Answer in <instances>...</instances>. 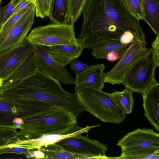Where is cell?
Wrapping results in <instances>:
<instances>
[{
	"label": "cell",
	"instance_id": "6da1fadb",
	"mask_svg": "<svg viewBox=\"0 0 159 159\" xmlns=\"http://www.w3.org/2000/svg\"><path fill=\"white\" fill-rule=\"evenodd\" d=\"M82 12L83 20L77 39L84 49L120 42L127 30L135 38L145 39L139 20L133 16L123 0H86Z\"/></svg>",
	"mask_w": 159,
	"mask_h": 159
},
{
	"label": "cell",
	"instance_id": "7a4b0ae2",
	"mask_svg": "<svg viewBox=\"0 0 159 159\" xmlns=\"http://www.w3.org/2000/svg\"><path fill=\"white\" fill-rule=\"evenodd\" d=\"M4 91L9 98L24 101L25 105L45 108L60 107L77 118L83 111L87 110L75 92H67L57 79L39 70L4 88Z\"/></svg>",
	"mask_w": 159,
	"mask_h": 159
},
{
	"label": "cell",
	"instance_id": "3957f363",
	"mask_svg": "<svg viewBox=\"0 0 159 159\" xmlns=\"http://www.w3.org/2000/svg\"><path fill=\"white\" fill-rule=\"evenodd\" d=\"M77 117L62 108L53 107L26 116L25 129L28 139L48 134L66 132L78 126Z\"/></svg>",
	"mask_w": 159,
	"mask_h": 159
},
{
	"label": "cell",
	"instance_id": "277c9868",
	"mask_svg": "<svg viewBox=\"0 0 159 159\" xmlns=\"http://www.w3.org/2000/svg\"><path fill=\"white\" fill-rule=\"evenodd\" d=\"M75 91L87 111L103 122L119 124L125 119V115L109 93L95 89Z\"/></svg>",
	"mask_w": 159,
	"mask_h": 159
},
{
	"label": "cell",
	"instance_id": "5b68a950",
	"mask_svg": "<svg viewBox=\"0 0 159 159\" xmlns=\"http://www.w3.org/2000/svg\"><path fill=\"white\" fill-rule=\"evenodd\" d=\"M157 65L152 48L136 61L127 70L122 84L133 92L142 94L155 80Z\"/></svg>",
	"mask_w": 159,
	"mask_h": 159
},
{
	"label": "cell",
	"instance_id": "8992f818",
	"mask_svg": "<svg viewBox=\"0 0 159 159\" xmlns=\"http://www.w3.org/2000/svg\"><path fill=\"white\" fill-rule=\"evenodd\" d=\"M73 23L59 24L52 23L32 29L27 38L34 45L49 47L77 43Z\"/></svg>",
	"mask_w": 159,
	"mask_h": 159
},
{
	"label": "cell",
	"instance_id": "52a82bcc",
	"mask_svg": "<svg viewBox=\"0 0 159 159\" xmlns=\"http://www.w3.org/2000/svg\"><path fill=\"white\" fill-rule=\"evenodd\" d=\"M145 40L134 38L119 61L109 72L105 73V83L122 84L126 73L138 60L148 52Z\"/></svg>",
	"mask_w": 159,
	"mask_h": 159
},
{
	"label": "cell",
	"instance_id": "ba28073f",
	"mask_svg": "<svg viewBox=\"0 0 159 159\" xmlns=\"http://www.w3.org/2000/svg\"><path fill=\"white\" fill-rule=\"evenodd\" d=\"M56 143L65 150L85 156L88 159H111L105 155L108 149L106 144L81 134L66 138Z\"/></svg>",
	"mask_w": 159,
	"mask_h": 159
},
{
	"label": "cell",
	"instance_id": "9c48e42d",
	"mask_svg": "<svg viewBox=\"0 0 159 159\" xmlns=\"http://www.w3.org/2000/svg\"><path fill=\"white\" fill-rule=\"evenodd\" d=\"M27 36L21 43L0 54V77L4 82L13 75L25 59L34 52V45L29 41Z\"/></svg>",
	"mask_w": 159,
	"mask_h": 159
},
{
	"label": "cell",
	"instance_id": "30bf717a",
	"mask_svg": "<svg viewBox=\"0 0 159 159\" xmlns=\"http://www.w3.org/2000/svg\"><path fill=\"white\" fill-rule=\"evenodd\" d=\"M35 53L38 66V70L57 79L61 83L73 84L75 80L65 68L53 58L49 52V47L34 45Z\"/></svg>",
	"mask_w": 159,
	"mask_h": 159
},
{
	"label": "cell",
	"instance_id": "8fae6325",
	"mask_svg": "<svg viewBox=\"0 0 159 159\" xmlns=\"http://www.w3.org/2000/svg\"><path fill=\"white\" fill-rule=\"evenodd\" d=\"M35 13L33 4L15 24L6 38L0 42V54L24 40L33 24Z\"/></svg>",
	"mask_w": 159,
	"mask_h": 159
},
{
	"label": "cell",
	"instance_id": "7c38bea8",
	"mask_svg": "<svg viewBox=\"0 0 159 159\" xmlns=\"http://www.w3.org/2000/svg\"><path fill=\"white\" fill-rule=\"evenodd\" d=\"M120 147L159 148V134L151 129H137L130 132L117 143Z\"/></svg>",
	"mask_w": 159,
	"mask_h": 159
},
{
	"label": "cell",
	"instance_id": "4fadbf2b",
	"mask_svg": "<svg viewBox=\"0 0 159 159\" xmlns=\"http://www.w3.org/2000/svg\"><path fill=\"white\" fill-rule=\"evenodd\" d=\"M105 68L103 64L90 65L85 70L75 73V90L88 89L102 90L105 83Z\"/></svg>",
	"mask_w": 159,
	"mask_h": 159
},
{
	"label": "cell",
	"instance_id": "5bb4252c",
	"mask_svg": "<svg viewBox=\"0 0 159 159\" xmlns=\"http://www.w3.org/2000/svg\"><path fill=\"white\" fill-rule=\"evenodd\" d=\"M142 95L144 116L159 132V84L155 80Z\"/></svg>",
	"mask_w": 159,
	"mask_h": 159
},
{
	"label": "cell",
	"instance_id": "9a60e30c",
	"mask_svg": "<svg viewBox=\"0 0 159 159\" xmlns=\"http://www.w3.org/2000/svg\"><path fill=\"white\" fill-rule=\"evenodd\" d=\"M100 125H87L84 127L78 126L68 132L48 134L36 138L27 139L23 141L21 144L24 145L28 149L39 150L41 147L56 143L66 138L83 133H87L92 128Z\"/></svg>",
	"mask_w": 159,
	"mask_h": 159
},
{
	"label": "cell",
	"instance_id": "2e32d148",
	"mask_svg": "<svg viewBox=\"0 0 159 159\" xmlns=\"http://www.w3.org/2000/svg\"><path fill=\"white\" fill-rule=\"evenodd\" d=\"M83 49L78 43L50 46L49 52L55 61L60 65L65 66L79 57Z\"/></svg>",
	"mask_w": 159,
	"mask_h": 159
},
{
	"label": "cell",
	"instance_id": "e0dca14e",
	"mask_svg": "<svg viewBox=\"0 0 159 159\" xmlns=\"http://www.w3.org/2000/svg\"><path fill=\"white\" fill-rule=\"evenodd\" d=\"M37 70L38 66L36 57L34 52L25 59L13 75L3 83L0 89L9 87Z\"/></svg>",
	"mask_w": 159,
	"mask_h": 159
},
{
	"label": "cell",
	"instance_id": "ac0fdd59",
	"mask_svg": "<svg viewBox=\"0 0 159 159\" xmlns=\"http://www.w3.org/2000/svg\"><path fill=\"white\" fill-rule=\"evenodd\" d=\"M144 20L155 34L159 35V0H140Z\"/></svg>",
	"mask_w": 159,
	"mask_h": 159
},
{
	"label": "cell",
	"instance_id": "d6986e66",
	"mask_svg": "<svg viewBox=\"0 0 159 159\" xmlns=\"http://www.w3.org/2000/svg\"><path fill=\"white\" fill-rule=\"evenodd\" d=\"M120 159H159V148L122 147Z\"/></svg>",
	"mask_w": 159,
	"mask_h": 159
},
{
	"label": "cell",
	"instance_id": "ffe728a7",
	"mask_svg": "<svg viewBox=\"0 0 159 159\" xmlns=\"http://www.w3.org/2000/svg\"><path fill=\"white\" fill-rule=\"evenodd\" d=\"M48 17L52 23L59 24L70 23L69 0H51Z\"/></svg>",
	"mask_w": 159,
	"mask_h": 159
},
{
	"label": "cell",
	"instance_id": "44dd1931",
	"mask_svg": "<svg viewBox=\"0 0 159 159\" xmlns=\"http://www.w3.org/2000/svg\"><path fill=\"white\" fill-rule=\"evenodd\" d=\"M39 150L43 153L44 159H88L85 156L65 150L56 143L41 147Z\"/></svg>",
	"mask_w": 159,
	"mask_h": 159
},
{
	"label": "cell",
	"instance_id": "7402d4cb",
	"mask_svg": "<svg viewBox=\"0 0 159 159\" xmlns=\"http://www.w3.org/2000/svg\"><path fill=\"white\" fill-rule=\"evenodd\" d=\"M132 93L129 89L125 88L122 91H116L109 94L125 115L132 112L134 102Z\"/></svg>",
	"mask_w": 159,
	"mask_h": 159
},
{
	"label": "cell",
	"instance_id": "603a6c76",
	"mask_svg": "<svg viewBox=\"0 0 159 159\" xmlns=\"http://www.w3.org/2000/svg\"><path fill=\"white\" fill-rule=\"evenodd\" d=\"M128 45L120 42H113L99 45L92 49V54L97 59H106L107 54L115 51L124 54Z\"/></svg>",
	"mask_w": 159,
	"mask_h": 159
},
{
	"label": "cell",
	"instance_id": "cb8c5ba5",
	"mask_svg": "<svg viewBox=\"0 0 159 159\" xmlns=\"http://www.w3.org/2000/svg\"><path fill=\"white\" fill-rule=\"evenodd\" d=\"M33 4L34 3L32 2L30 3L18 12L12 15L7 21L1 26L0 29V42L6 38L15 24Z\"/></svg>",
	"mask_w": 159,
	"mask_h": 159
},
{
	"label": "cell",
	"instance_id": "d4e9b609",
	"mask_svg": "<svg viewBox=\"0 0 159 159\" xmlns=\"http://www.w3.org/2000/svg\"><path fill=\"white\" fill-rule=\"evenodd\" d=\"M86 0H69L70 22L75 23L82 12Z\"/></svg>",
	"mask_w": 159,
	"mask_h": 159
},
{
	"label": "cell",
	"instance_id": "484cf974",
	"mask_svg": "<svg viewBox=\"0 0 159 159\" xmlns=\"http://www.w3.org/2000/svg\"><path fill=\"white\" fill-rule=\"evenodd\" d=\"M131 13L136 18L144 20V14L140 0H123Z\"/></svg>",
	"mask_w": 159,
	"mask_h": 159
},
{
	"label": "cell",
	"instance_id": "4316f807",
	"mask_svg": "<svg viewBox=\"0 0 159 159\" xmlns=\"http://www.w3.org/2000/svg\"><path fill=\"white\" fill-rule=\"evenodd\" d=\"M51 0H35V15L43 19L49 16Z\"/></svg>",
	"mask_w": 159,
	"mask_h": 159
},
{
	"label": "cell",
	"instance_id": "83f0119b",
	"mask_svg": "<svg viewBox=\"0 0 159 159\" xmlns=\"http://www.w3.org/2000/svg\"><path fill=\"white\" fill-rule=\"evenodd\" d=\"M20 0H11L6 6L0 8V22L1 26L12 16L14 9Z\"/></svg>",
	"mask_w": 159,
	"mask_h": 159
},
{
	"label": "cell",
	"instance_id": "f1b7e54d",
	"mask_svg": "<svg viewBox=\"0 0 159 159\" xmlns=\"http://www.w3.org/2000/svg\"><path fill=\"white\" fill-rule=\"evenodd\" d=\"M90 66V65L82 62L79 60L75 59L71 62L70 68L74 71L75 73H77L85 70Z\"/></svg>",
	"mask_w": 159,
	"mask_h": 159
},
{
	"label": "cell",
	"instance_id": "f546056e",
	"mask_svg": "<svg viewBox=\"0 0 159 159\" xmlns=\"http://www.w3.org/2000/svg\"><path fill=\"white\" fill-rule=\"evenodd\" d=\"M134 38L133 33L130 30H127L121 35L120 42L122 44L128 45L133 41Z\"/></svg>",
	"mask_w": 159,
	"mask_h": 159
},
{
	"label": "cell",
	"instance_id": "4dcf8cb0",
	"mask_svg": "<svg viewBox=\"0 0 159 159\" xmlns=\"http://www.w3.org/2000/svg\"><path fill=\"white\" fill-rule=\"evenodd\" d=\"M152 46L157 63L159 66V35H156L152 44Z\"/></svg>",
	"mask_w": 159,
	"mask_h": 159
},
{
	"label": "cell",
	"instance_id": "1f68e13d",
	"mask_svg": "<svg viewBox=\"0 0 159 159\" xmlns=\"http://www.w3.org/2000/svg\"><path fill=\"white\" fill-rule=\"evenodd\" d=\"M123 55V54L118 52L113 51L109 52L107 54L106 59L108 61L113 62L119 60Z\"/></svg>",
	"mask_w": 159,
	"mask_h": 159
},
{
	"label": "cell",
	"instance_id": "d6a6232c",
	"mask_svg": "<svg viewBox=\"0 0 159 159\" xmlns=\"http://www.w3.org/2000/svg\"><path fill=\"white\" fill-rule=\"evenodd\" d=\"M31 2H32L30 0H20L15 6L12 15L18 12Z\"/></svg>",
	"mask_w": 159,
	"mask_h": 159
},
{
	"label": "cell",
	"instance_id": "836d02e7",
	"mask_svg": "<svg viewBox=\"0 0 159 159\" xmlns=\"http://www.w3.org/2000/svg\"><path fill=\"white\" fill-rule=\"evenodd\" d=\"M12 123L16 126H19L24 123V121L20 118H15L12 121Z\"/></svg>",
	"mask_w": 159,
	"mask_h": 159
},
{
	"label": "cell",
	"instance_id": "e575fe53",
	"mask_svg": "<svg viewBox=\"0 0 159 159\" xmlns=\"http://www.w3.org/2000/svg\"><path fill=\"white\" fill-rule=\"evenodd\" d=\"M13 151L17 152H21L23 151V148L18 146H15L12 148Z\"/></svg>",
	"mask_w": 159,
	"mask_h": 159
},
{
	"label": "cell",
	"instance_id": "d590c367",
	"mask_svg": "<svg viewBox=\"0 0 159 159\" xmlns=\"http://www.w3.org/2000/svg\"><path fill=\"white\" fill-rule=\"evenodd\" d=\"M4 81L0 77V88L2 86Z\"/></svg>",
	"mask_w": 159,
	"mask_h": 159
},
{
	"label": "cell",
	"instance_id": "8d00e7d4",
	"mask_svg": "<svg viewBox=\"0 0 159 159\" xmlns=\"http://www.w3.org/2000/svg\"><path fill=\"white\" fill-rule=\"evenodd\" d=\"M34 4L35 2V0H30Z\"/></svg>",
	"mask_w": 159,
	"mask_h": 159
},
{
	"label": "cell",
	"instance_id": "74e56055",
	"mask_svg": "<svg viewBox=\"0 0 159 159\" xmlns=\"http://www.w3.org/2000/svg\"><path fill=\"white\" fill-rule=\"evenodd\" d=\"M0 7H1V6L0 5ZM1 27V24L0 22V28Z\"/></svg>",
	"mask_w": 159,
	"mask_h": 159
},
{
	"label": "cell",
	"instance_id": "f35d334b",
	"mask_svg": "<svg viewBox=\"0 0 159 159\" xmlns=\"http://www.w3.org/2000/svg\"><path fill=\"white\" fill-rule=\"evenodd\" d=\"M1 0H0V3H1Z\"/></svg>",
	"mask_w": 159,
	"mask_h": 159
}]
</instances>
